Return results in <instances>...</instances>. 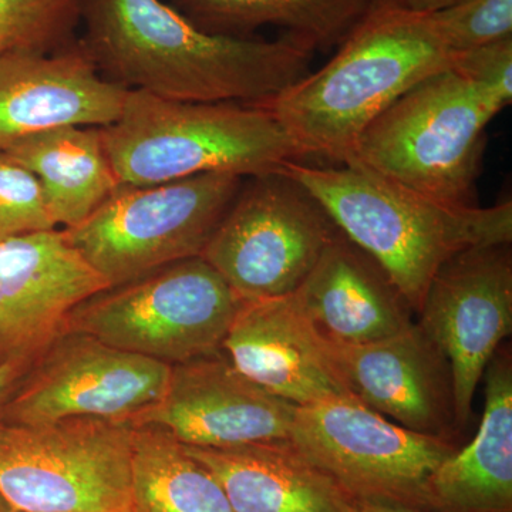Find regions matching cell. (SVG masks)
<instances>
[{
	"label": "cell",
	"mask_w": 512,
	"mask_h": 512,
	"mask_svg": "<svg viewBox=\"0 0 512 512\" xmlns=\"http://www.w3.org/2000/svg\"><path fill=\"white\" fill-rule=\"evenodd\" d=\"M325 339L346 390L370 409L431 436L456 421L450 367L416 323L362 345Z\"/></svg>",
	"instance_id": "obj_16"
},
{
	"label": "cell",
	"mask_w": 512,
	"mask_h": 512,
	"mask_svg": "<svg viewBox=\"0 0 512 512\" xmlns=\"http://www.w3.org/2000/svg\"><path fill=\"white\" fill-rule=\"evenodd\" d=\"M100 133L120 184L210 173L248 178L303 160L285 128L256 104L192 103L128 90L119 119Z\"/></svg>",
	"instance_id": "obj_4"
},
{
	"label": "cell",
	"mask_w": 512,
	"mask_h": 512,
	"mask_svg": "<svg viewBox=\"0 0 512 512\" xmlns=\"http://www.w3.org/2000/svg\"><path fill=\"white\" fill-rule=\"evenodd\" d=\"M431 13L441 37L454 53L512 36V0H457Z\"/></svg>",
	"instance_id": "obj_26"
},
{
	"label": "cell",
	"mask_w": 512,
	"mask_h": 512,
	"mask_svg": "<svg viewBox=\"0 0 512 512\" xmlns=\"http://www.w3.org/2000/svg\"><path fill=\"white\" fill-rule=\"evenodd\" d=\"M128 90L110 82L82 39L53 53L0 57V150L59 127H106Z\"/></svg>",
	"instance_id": "obj_15"
},
{
	"label": "cell",
	"mask_w": 512,
	"mask_h": 512,
	"mask_svg": "<svg viewBox=\"0 0 512 512\" xmlns=\"http://www.w3.org/2000/svg\"><path fill=\"white\" fill-rule=\"evenodd\" d=\"M82 22L107 80L167 100L264 103L308 76L315 57L285 33L212 35L161 0H83Z\"/></svg>",
	"instance_id": "obj_1"
},
{
	"label": "cell",
	"mask_w": 512,
	"mask_h": 512,
	"mask_svg": "<svg viewBox=\"0 0 512 512\" xmlns=\"http://www.w3.org/2000/svg\"><path fill=\"white\" fill-rule=\"evenodd\" d=\"M55 228L36 175L0 150V241Z\"/></svg>",
	"instance_id": "obj_25"
},
{
	"label": "cell",
	"mask_w": 512,
	"mask_h": 512,
	"mask_svg": "<svg viewBox=\"0 0 512 512\" xmlns=\"http://www.w3.org/2000/svg\"><path fill=\"white\" fill-rule=\"evenodd\" d=\"M289 440L355 503L420 512L429 511L434 471L457 451L443 436L384 419L352 394L298 406Z\"/></svg>",
	"instance_id": "obj_9"
},
{
	"label": "cell",
	"mask_w": 512,
	"mask_h": 512,
	"mask_svg": "<svg viewBox=\"0 0 512 512\" xmlns=\"http://www.w3.org/2000/svg\"><path fill=\"white\" fill-rule=\"evenodd\" d=\"M497 104L456 70L421 80L363 131L348 164L450 204L474 207ZM345 164V165H348Z\"/></svg>",
	"instance_id": "obj_5"
},
{
	"label": "cell",
	"mask_w": 512,
	"mask_h": 512,
	"mask_svg": "<svg viewBox=\"0 0 512 512\" xmlns=\"http://www.w3.org/2000/svg\"><path fill=\"white\" fill-rule=\"evenodd\" d=\"M36 362L13 363L0 367V413L6 403L18 392Z\"/></svg>",
	"instance_id": "obj_28"
},
{
	"label": "cell",
	"mask_w": 512,
	"mask_h": 512,
	"mask_svg": "<svg viewBox=\"0 0 512 512\" xmlns=\"http://www.w3.org/2000/svg\"><path fill=\"white\" fill-rule=\"evenodd\" d=\"M83 0H0V57L53 53L76 42Z\"/></svg>",
	"instance_id": "obj_24"
},
{
	"label": "cell",
	"mask_w": 512,
	"mask_h": 512,
	"mask_svg": "<svg viewBox=\"0 0 512 512\" xmlns=\"http://www.w3.org/2000/svg\"><path fill=\"white\" fill-rule=\"evenodd\" d=\"M353 512H420L400 505L382 503H355Z\"/></svg>",
	"instance_id": "obj_30"
},
{
	"label": "cell",
	"mask_w": 512,
	"mask_h": 512,
	"mask_svg": "<svg viewBox=\"0 0 512 512\" xmlns=\"http://www.w3.org/2000/svg\"><path fill=\"white\" fill-rule=\"evenodd\" d=\"M0 512H19V511H16L15 508H13L12 505H10L8 503V501H6L5 498H3L2 495H0Z\"/></svg>",
	"instance_id": "obj_31"
},
{
	"label": "cell",
	"mask_w": 512,
	"mask_h": 512,
	"mask_svg": "<svg viewBox=\"0 0 512 512\" xmlns=\"http://www.w3.org/2000/svg\"><path fill=\"white\" fill-rule=\"evenodd\" d=\"M375 0H171V6L212 35L254 37L278 26L313 52L342 45Z\"/></svg>",
	"instance_id": "obj_22"
},
{
	"label": "cell",
	"mask_w": 512,
	"mask_h": 512,
	"mask_svg": "<svg viewBox=\"0 0 512 512\" xmlns=\"http://www.w3.org/2000/svg\"><path fill=\"white\" fill-rule=\"evenodd\" d=\"M222 350L242 375L296 406L350 394L293 293L242 302Z\"/></svg>",
	"instance_id": "obj_17"
},
{
	"label": "cell",
	"mask_w": 512,
	"mask_h": 512,
	"mask_svg": "<svg viewBox=\"0 0 512 512\" xmlns=\"http://www.w3.org/2000/svg\"><path fill=\"white\" fill-rule=\"evenodd\" d=\"M220 483L234 512H353L355 501L291 440L185 446Z\"/></svg>",
	"instance_id": "obj_19"
},
{
	"label": "cell",
	"mask_w": 512,
	"mask_h": 512,
	"mask_svg": "<svg viewBox=\"0 0 512 512\" xmlns=\"http://www.w3.org/2000/svg\"><path fill=\"white\" fill-rule=\"evenodd\" d=\"M397 2L414 12L431 13L453 5L457 0H397Z\"/></svg>",
	"instance_id": "obj_29"
},
{
	"label": "cell",
	"mask_w": 512,
	"mask_h": 512,
	"mask_svg": "<svg viewBox=\"0 0 512 512\" xmlns=\"http://www.w3.org/2000/svg\"><path fill=\"white\" fill-rule=\"evenodd\" d=\"M315 198L284 171L244 178L204 258L244 301L295 292L339 234Z\"/></svg>",
	"instance_id": "obj_10"
},
{
	"label": "cell",
	"mask_w": 512,
	"mask_h": 512,
	"mask_svg": "<svg viewBox=\"0 0 512 512\" xmlns=\"http://www.w3.org/2000/svg\"><path fill=\"white\" fill-rule=\"evenodd\" d=\"M6 153L36 175L57 227H76L120 183L100 127H59L16 141Z\"/></svg>",
	"instance_id": "obj_21"
},
{
	"label": "cell",
	"mask_w": 512,
	"mask_h": 512,
	"mask_svg": "<svg viewBox=\"0 0 512 512\" xmlns=\"http://www.w3.org/2000/svg\"><path fill=\"white\" fill-rule=\"evenodd\" d=\"M282 171L375 259L412 311L419 312L431 281L451 258L511 244L510 201L485 208L450 204L356 164L332 168L289 161Z\"/></svg>",
	"instance_id": "obj_3"
},
{
	"label": "cell",
	"mask_w": 512,
	"mask_h": 512,
	"mask_svg": "<svg viewBox=\"0 0 512 512\" xmlns=\"http://www.w3.org/2000/svg\"><path fill=\"white\" fill-rule=\"evenodd\" d=\"M171 366L67 329L36 360L0 421L93 416L133 421L163 399Z\"/></svg>",
	"instance_id": "obj_11"
},
{
	"label": "cell",
	"mask_w": 512,
	"mask_h": 512,
	"mask_svg": "<svg viewBox=\"0 0 512 512\" xmlns=\"http://www.w3.org/2000/svg\"><path fill=\"white\" fill-rule=\"evenodd\" d=\"M106 288L64 229L0 241V367L36 362L74 308Z\"/></svg>",
	"instance_id": "obj_13"
},
{
	"label": "cell",
	"mask_w": 512,
	"mask_h": 512,
	"mask_svg": "<svg viewBox=\"0 0 512 512\" xmlns=\"http://www.w3.org/2000/svg\"><path fill=\"white\" fill-rule=\"evenodd\" d=\"M242 302L194 256L90 296L70 313L67 329L175 366L221 352Z\"/></svg>",
	"instance_id": "obj_8"
},
{
	"label": "cell",
	"mask_w": 512,
	"mask_h": 512,
	"mask_svg": "<svg viewBox=\"0 0 512 512\" xmlns=\"http://www.w3.org/2000/svg\"><path fill=\"white\" fill-rule=\"evenodd\" d=\"M456 57L433 13L375 0L322 69L256 106L278 120L303 158L345 165L384 110L421 80L451 69Z\"/></svg>",
	"instance_id": "obj_2"
},
{
	"label": "cell",
	"mask_w": 512,
	"mask_h": 512,
	"mask_svg": "<svg viewBox=\"0 0 512 512\" xmlns=\"http://www.w3.org/2000/svg\"><path fill=\"white\" fill-rule=\"evenodd\" d=\"M417 325L450 367L454 419L466 424L485 369L512 328L510 244L468 249L427 289Z\"/></svg>",
	"instance_id": "obj_12"
},
{
	"label": "cell",
	"mask_w": 512,
	"mask_h": 512,
	"mask_svg": "<svg viewBox=\"0 0 512 512\" xmlns=\"http://www.w3.org/2000/svg\"><path fill=\"white\" fill-rule=\"evenodd\" d=\"M453 69L503 111L512 101V36L457 53Z\"/></svg>",
	"instance_id": "obj_27"
},
{
	"label": "cell",
	"mask_w": 512,
	"mask_h": 512,
	"mask_svg": "<svg viewBox=\"0 0 512 512\" xmlns=\"http://www.w3.org/2000/svg\"><path fill=\"white\" fill-rule=\"evenodd\" d=\"M131 512H234L225 491L184 444L156 424L134 430Z\"/></svg>",
	"instance_id": "obj_23"
},
{
	"label": "cell",
	"mask_w": 512,
	"mask_h": 512,
	"mask_svg": "<svg viewBox=\"0 0 512 512\" xmlns=\"http://www.w3.org/2000/svg\"><path fill=\"white\" fill-rule=\"evenodd\" d=\"M485 406L476 437L434 471L429 511L512 512V363L497 355L484 372Z\"/></svg>",
	"instance_id": "obj_20"
},
{
	"label": "cell",
	"mask_w": 512,
	"mask_h": 512,
	"mask_svg": "<svg viewBox=\"0 0 512 512\" xmlns=\"http://www.w3.org/2000/svg\"><path fill=\"white\" fill-rule=\"evenodd\" d=\"M136 424L0 421V495L19 512H131Z\"/></svg>",
	"instance_id": "obj_6"
},
{
	"label": "cell",
	"mask_w": 512,
	"mask_h": 512,
	"mask_svg": "<svg viewBox=\"0 0 512 512\" xmlns=\"http://www.w3.org/2000/svg\"><path fill=\"white\" fill-rule=\"evenodd\" d=\"M298 406L259 386L224 350L171 366L163 399L134 417L185 446L228 447L291 439Z\"/></svg>",
	"instance_id": "obj_14"
},
{
	"label": "cell",
	"mask_w": 512,
	"mask_h": 512,
	"mask_svg": "<svg viewBox=\"0 0 512 512\" xmlns=\"http://www.w3.org/2000/svg\"><path fill=\"white\" fill-rule=\"evenodd\" d=\"M293 295L316 329L336 342H377L413 323L386 272L342 232Z\"/></svg>",
	"instance_id": "obj_18"
},
{
	"label": "cell",
	"mask_w": 512,
	"mask_h": 512,
	"mask_svg": "<svg viewBox=\"0 0 512 512\" xmlns=\"http://www.w3.org/2000/svg\"><path fill=\"white\" fill-rule=\"evenodd\" d=\"M242 181L210 173L153 185L120 184L86 220L64 232L109 288L123 285L201 256Z\"/></svg>",
	"instance_id": "obj_7"
}]
</instances>
